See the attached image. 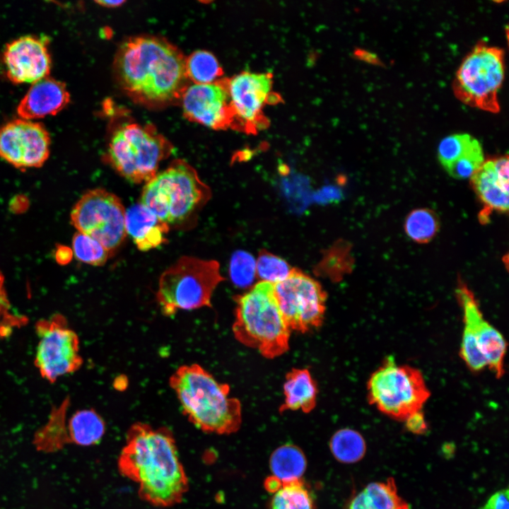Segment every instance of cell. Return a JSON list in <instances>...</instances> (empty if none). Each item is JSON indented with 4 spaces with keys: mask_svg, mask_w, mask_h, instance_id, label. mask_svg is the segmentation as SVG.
<instances>
[{
    "mask_svg": "<svg viewBox=\"0 0 509 509\" xmlns=\"http://www.w3.org/2000/svg\"><path fill=\"white\" fill-rule=\"evenodd\" d=\"M284 403L281 412L286 410L300 409L310 412L316 405L317 387L310 371L303 368H293L286 374L283 384Z\"/></svg>",
    "mask_w": 509,
    "mask_h": 509,
    "instance_id": "21",
    "label": "cell"
},
{
    "mask_svg": "<svg viewBox=\"0 0 509 509\" xmlns=\"http://www.w3.org/2000/svg\"><path fill=\"white\" fill-rule=\"evenodd\" d=\"M211 194L196 170L185 160L177 159L145 183L140 203L170 226L192 217Z\"/></svg>",
    "mask_w": 509,
    "mask_h": 509,
    "instance_id": "5",
    "label": "cell"
},
{
    "mask_svg": "<svg viewBox=\"0 0 509 509\" xmlns=\"http://www.w3.org/2000/svg\"><path fill=\"white\" fill-rule=\"evenodd\" d=\"M69 403L66 397L59 406L52 408L47 423L35 433L33 443L37 450L53 452L69 443L66 425Z\"/></svg>",
    "mask_w": 509,
    "mask_h": 509,
    "instance_id": "24",
    "label": "cell"
},
{
    "mask_svg": "<svg viewBox=\"0 0 509 509\" xmlns=\"http://www.w3.org/2000/svg\"><path fill=\"white\" fill-rule=\"evenodd\" d=\"M225 81L233 127L253 134L265 128L267 122L263 108L269 103L277 102L272 92V74L244 71Z\"/></svg>",
    "mask_w": 509,
    "mask_h": 509,
    "instance_id": "14",
    "label": "cell"
},
{
    "mask_svg": "<svg viewBox=\"0 0 509 509\" xmlns=\"http://www.w3.org/2000/svg\"><path fill=\"white\" fill-rule=\"evenodd\" d=\"M122 89L136 103L158 107L180 100L187 87L185 57L164 38L139 35L124 41L114 59Z\"/></svg>",
    "mask_w": 509,
    "mask_h": 509,
    "instance_id": "2",
    "label": "cell"
},
{
    "mask_svg": "<svg viewBox=\"0 0 509 509\" xmlns=\"http://www.w3.org/2000/svg\"><path fill=\"white\" fill-rule=\"evenodd\" d=\"M508 182L509 181L497 174L492 158L484 161L481 166L472 175L471 184L485 205V213L481 216V220L484 217L483 221H486L488 211L508 212Z\"/></svg>",
    "mask_w": 509,
    "mask_h": 509,
    "instance_id": "20",
    "label": "cell"
},
{
    "mask_svg": "<svg viewBox=\"0 0 509 509\" xmlns=\"http://www.w3.org/2000/svg\"><path fill=\"white\" fill-rule=\"evenodd\" d=\"M404 421L406 428L414 434H424L428 430L427 423L421 411L409 415Z\"/></svg>",
    "mask_w": 509,
    "mask_h": 509,
    "instance_id": "36",
    "label": "cell"
},
{
    "mask_svg": "<svg viewBox=\"0 0 509 509\" xmlns=\"http://www.w3.org/2000/svg\"><path fill=\"white\" fill-rule=\"evenodd\" d=\"M229 276L237 287H252L257 277L256 260L253 256L243 250L235 252L230 261Z\"/></svg>",
    "mask_w": 509,
    "mask_h": 509,
    "instance_id": "32",
    "label": "cell"
},
{
    "mask_svg": "<svg viewBox=\"0 0 509 509\" xmlns=\"http://www.w3.org/2000/svg\"><path fill=\"white\" fill-rule=\"evenodd\" d=\"M98 4L108 7V8H113V7H117L119 6L121 4H122L124 1L122 0H113V1H95Z\"/></svg>",
    "mask_w": 509,
    "mask_h": 509,
    "instance_id": "40",
    "label": "cell"
},
{
    "mask_svg": "<svg viewBox=\"0 0 509 509\" xmlns=\"http://www.w3.org/2000/svg\"><path fill=\"white\" fill-rule=\"evenodd\" d=\"M72 249L78 260L93 266L103 265L112 256L99 242L80 232L74 235Z\"/></svg>",
    "mask_w": 509,
    "mask_h": 509,
    "instance_id": "30",
    "label": "cell"
},
{
    "mask_svg": "<svg viewBox=\"0 0 509 509\" xmlns=\"http://www.w3.org/2000/svg\"><path fill=\"white\" fill-rule=\"evenodd\" d=\"M73 257V251L63 245H59L56 250L55 257L56 260L60 264H66L69 263Z\"/></svg>",
    "mask_w": 509,
    "mask_h": 509,
    "instance_id": "38",
    "label": "cell"
},
{
    "mask_svg": "<svg viewBox=\"0 0 509 509\" xmlns=\"http://www.w3.org/2000/svg\"><path fill=\"white\" fill-rule=\"evenodd\" d=\"M404 228L407 235L414 241L426 243L431 240L438 232L439 220L431 209H415L408 215Z\"/></svg>",
    "mask_w": 509,
    "mask_h": 509,
    "instance_id": "29",
    "label": "cell"
},
{
    "mask_svg": "<svg viewBox=\"0 0 509 509\" xmlns=\"http://www.w3.org/2000/svg\"><path fill=\"white\" fill-rule=\"evenodd\" d=\"M329 445L334 457L344 464L360 461L366 451V444L362 435L351 428H343L335 432Z\"/></svg>",
    "mask_w": 509,
    "mask_h": 509,
    "instance_id": "26",
    "label": "cell"
},
{
    "mask_svg": "<svg viewBox=\"0 0 509 509\" xmlns=\"http://www.w3.org/2000/svg\"><path fill=\"white\" fill-rule=\"evenodd\" d=\"M187 78L194 84L211 83L219 81L223 69L216 57L206 50H197L185 58Z\"/></svg>",
    "mask_w": 509,
    "mask_h": 509,
    "instance_id": "27",
    "label": "cell"
},
{
    "mask_svg": "<svg viewBox=\"0 0 509 509\" xmlns=\"http://www.w3.org/2000/svg\"><path fill=\"white\" fill-rule=\"evenodd\" d=\"M274 288L279 307L291 330L304 333L322 325L327 293L319 282L293 269L285 280L274 284Z\"/></svg>",
    "mask_w": 509,
    "mask_h": 509,
    "instance_id": "13",
    "label": "cell"
},
{
    "mask_svg": "<svg viewBox=\"0 0 509 509\" xmlns=\"http://www.w3.org/2000/svg\"><path fill=\"white\" fill-rule=\"evenodd\" d=\"M293 268L281 257L262 250L256 260V275L261 281L276 284L285 280Z\"/></svg>",
    "mask_w": 509,
    "mask_h": 509,
    "instance_id": "31",
    "label": "cell"
},
{
    "mask_svg": "<svg viewBox=\"0 0 509 509\" xmlns=\"http://www.w3.org/2000/svg\"><path fill=\"white\" fill-rule=\"evenodd\" d=\"M265 484L266 488L271 492L277 491L282 484V483L274 476L268 478Z\"/></svg>",
    "mask_w": 509,
    "mask_h": 509,
    "instance_id": "39",
    "label": "cell"
},
{
    "mask_svg": "<svg viewBox=\"0 0 509 509\" xmlns=\"http://www.w3.org/2000/svg\"><path fill=\"white\" fill-rule=\"evenodd\" d=\"M223 281L217 261L182 256L160 275L156 300L166 317L179 310L211 308L213 291Z\"/></svg>",
    "mask_w": 509,
    "mask_h": 509,
    "instance_id": "6",
    "label": "cell"
},
{
    "mask_svg": "<svg viewBox=\"0 0 509 509\" xmlns=\"http://www.w3.org/2000/svg\"><path fill=\"white\" fill-rule=\"evenodd\" d=\"M69 443L83 447L100 442L105 433V423L93 409L76 411L66 426Z\"/></svg>",
    "mask_w": 509,
    "mask_h": 509,
    "instance_id": "23",
    "label": "cell"
},
{
    "mask_svg": "<svg viewBox=\"0 0 509 509\" xmlns=\"http://www.w3.org/2000/svg\"><path fill=\"white\" fill-rule=\"evenodd\" d=\"M508 489H501L491 495L480 509H509Z\"/></svg>",
    "mask_w": 509,
    "mask_h": 509,
    "instance_id": "37",
    "label": "cell"
},
{
    "mask_svg": "<svg viewBox=\"0 0 509 509\" xmlns=\"http://www.w3.org/2000/svg\"><path fill=\"white\" fill-rule=\"evenodd\" d=\"M368 399L388 416L404 421L421 411L430 397L421 372L408 365H400L392 356L385 359L367 383Z\"/></svg>",
    "mask_w": 509,
    "mask_h": 509,
    "instance_id": "8",
    "label": "cell"
},
{
    "mask_svg": "<svg viewBox=\"0 0 509 509\" xmlns=\"http://www.w3.org/2000/svg\"><path fill=\"white\" fill-rule=\"evenodd\" d=\"M236 303L232 330L241 344L255 349L265 358H274L289 349L291 329L279 307L274 284L259 281Z\"/></svg>",
    "mask_w": 509,
    "mask_h": 509,
    "instance_id": "4",
    "label": "cell"
},
{
    "mask_svg": "<svg viewBox=\"0 0 509 509\" xmlns=\"http://www.w3.org/2000/svg\"><path fill=\"white\" fill-rule=\"evenodd\" d=\"M1 509V508H0Z\"/></svg>",
    "mask_w": 509,
    "mask_h": 509,
    "instance_id": "41",
    "label": "cell"
},
{
    "mask_svg": "<svg viewBox=\"0 0 509 509\" xmlns=\"http://www.w3.org/2000/svg\"><path fill=\"white\" fill-rule=\"evenodd\" d=\"M28 322L26 316L13 311L4 286V277L0 271V339L9 337L16 328Z\"/></svg>",
    "mask_w": 509,
    "mask_h": 509,
    "instance_id": "35",
    "label": "cell"
},
{
    "mask_svg": "<svg viewBox=\"0 0 509 509\" xmlns=\"http://www.w3.org/2000/svg\"><path fill=\"white\" fill-rule=\"evenodd\" d=\"M125 213L117 195L95 188L86 192L76 203L71 222L78 232L99 242L112 255L127 235Z\"/></svg>",
    "mask_w": 509,
    "mask_h": 509,
    "instance_id": "11",
    "label": "cell"
},
{
    "mask_svg": "<svg viewBox=\"0 0 509 509\" xmlns=\"http://www.w3.org/2000/svg\"><path fill=\"white\" fill-rule=\"evenodd\" d=\"M398 494L394 480L371 482L350 501L346 509H409Z\"/></svg>",
    "mask_w": 509,
    "mask_h": 509,
    "instance_id": "22",
    "label": "cell"
},
{
    "mask_svg": "<svg viewBox=\"0 0 509 509\" xmlns=\"http://www.w3.org/2000/svg\"><path fill=\"white\" fill-rule=\"evenodd\" d=\"M173 151L171 143L153 126L127 122L112 132L107 160L128 181L146 183L156 175L161 161Z\"/></svg>",
    "mask_w": 509,
    "mask_h": 509,
    "instance_id": "7",
    "label": "cell"
},
{
    "mask_svg": "<svg viewBox=\"0 0 509 509\" xmlns=\"http://www.w3.org/2000/svg\"><path fill=\"white\" fill-rule=\"evenodd\" d=\"M38 338L35 365L50 383L78 370L83 364L79 339L64 316L56 313L35 324Z\"/></svg>",
    "mask_w": 509,
    "mask_h": 509,
    "instance_id": "12",
    "label": "cell"
},
{
    "mask_svg": "<svg viewBox=\"0 0 509 509\" xmlns=\"http://www.w3.org/2000/svg\"><path fill=\"white\" fill-rule=\"evenodd\" d=\"M503 78V50L480 40L459 66L452 89L463 103L497 113L500 110L498 93Z\"/></svg>",
    "mask_w": 509,
    "mask_h": 509,
    "instance_id": "10",
    "label": "cell"
},
{
    "mask_svg": "<svg viewBox=\"0 0 509 509\" xmlns=\"http://www.w3.org/2000/svg\"><path fill=\"white\" fill-rule=\"evenodd\" d=\"M476 139L467 134H455L444 138L438 148V159L446 168L467 152Z\"/></svg>",
    "mask_w": 509,
    "mask_h": 509,
    "instance_id": "33",
    "label": "cell"
},
{
    "mask_svg": "<svg viewBox=\"0 0 509 509\" xmlns=\"http://www.w3.org/2000/svg\"><path fill=\"white\" fill-rule=\"evenodd\" d=\"M180 100L185 116L192 122L213 129H226L233 126L225 79L187 86Z\"/></svg>",
    "mask_w": 509,
    "mask_h": 509,
    "instance_id": "16",
    "label": "cell"
},
{
    "mask_svg": "<svg viewBox=\"0 0 509 509\" xmlns=\"http://www.w3.org/2000/svg\"><path fill=\"white\" fill-rule=\"evenodd\" d=\"M70 100L66 85L49 76L33 83L17 106L20 118L33 120L54 115Z\"/></svg>",
    "mask_w": 509,
    "mask_h": 509,
    "instance_id": "18",
    "label": "cell"
},
{
    "mask_svg": "<svg viewBox=\"0 0 509 509\" xmlns=\"http://www.w3.org/2000/svg\"><path fill=\"white\" fill-rule=\"evenodd\" d=\"M8 78L16 84L33 83L49 76L51 57L45 39L22 36L8 43L4 52Z\"/></svg>",
    "mask_w": 509,
    "mask_h": 509,
    "instance_id": "17",
    "label": "cell"
},
{
    "mask_svg": "<svg viewBox=\"0 0 509 509\" xmlns=\"http://www.w3.org/2000/svg\"><path fill=\"white\" fill-rule=\"evenodd\" d=\"M125 227L127 234L141 251L156 248L165 242V235L170 230L167 223L141 203L126 210Z\"/></svg>",
    "mask_w": 509,
    "mask_h": 509,
    "instance_id": "19",
    "label": "cell"
},
{
    "mask_svg": "<svg viewBox=\"0 0 509 509\" xmlns=\"http://www.w3.org/2000/svg\"><path fill=\"white\" fill-rule=\"evenodd\" d=\"M50 144L40 122L19 118L0 128V157L19 169L41 167L49 158Z\"/></svg>",
    "mask_w": 509,
    "mask_h": 509,
    "instance_id": "15",
    "label": "cell"
},
{
    "mask_svg": "<svg viewBox=\"0 0 509 509\" xmlns=\"http://www.w3.org/2000/svg\"><path fill=\"white\" fill-rule=\"evenodd\" d=\"M269 467L273 476L282 484L300 479L307 460L303 450L293 444H285L271 455Z\"/></svg>",
    "mask_w": 509,
    "mask_h": 509,
    "instance_id": "25",
    "label": "cell"
},
{
    "mask_svg": "<svg viewBox=\"0 0 509 509\" xmlns=\"http://www.w3.org/2000/svg\"><path fill=\"white\" fill-rule=\"evenodd\" d=\"M483 163L482 148L476 139L466 153L445 169L452 177L464 179L471 177Z\"/></svg>",
    "mask_w": 509,
    "mask_h": 509,
    "instance_id": "34",
    "label": "cell"
},
{
    "mask_svg": "<svg viewBox=\"0 0 509 509\" xmlns=\"http://www.w3.org/2000/svg\"><path fill=\"white\" fill-rule=\"evenodd\" d=\"M118 470L138 484L139 497L157 507L180 503L189 481L172 431L137 422L127 433Z\"/></svg>",
    "mask_w": 509,
    "mask_h": 509,
    "instance_id": "1",
    "label": "cell"
},
{
    "mask_svg": "<svg viewBox=\"0 0 509 509\" xmlns=\"http://www.w3.org/2000/svg\"><path fill=\"white\" fill-rule=\"evenodd\" d=\"M169 384L183 414L199 430L222 435L240 428V401L229 397L228 384L218 382L200 365H181L170 377Z\"/></svg>",
    "mask_w": 509,
    "mask_h": 509,
    "instance_id": "3",
    "label": "cell"
},
{
    "mask_svg": "<svg viewBox=\"0 0 509 509\" xmlns=\"http://www.w3.org/2000/svg\"><path fill=\"white\" fill-rule=\"evenodd\" d=\"M271 509H315L312 493L300 479L283 483L275 492Z\"/></svg>",
    "mask_w": 509,
    "mask_h": 509,
    "instance_id": "28",
    "label": "cell"
},
{
    "mask_svg": "<svg viewBox=\"0 0 509 509\" xmlns=\"http://www.w3.org/2000/svg\"><path fill=\"white\" fill-rule=\"evenodd\" d=\"M455 294L464 325L460 357L472 372H480L488 367L497 378H501L505 373L507 344L504 337L485 319L474 293L461 280Z\"/></svg>",
    "mask_w": 509,
    "mask_h": 509,
    "instance_id": "9",
    "label": "cell"
}]
</instances>
